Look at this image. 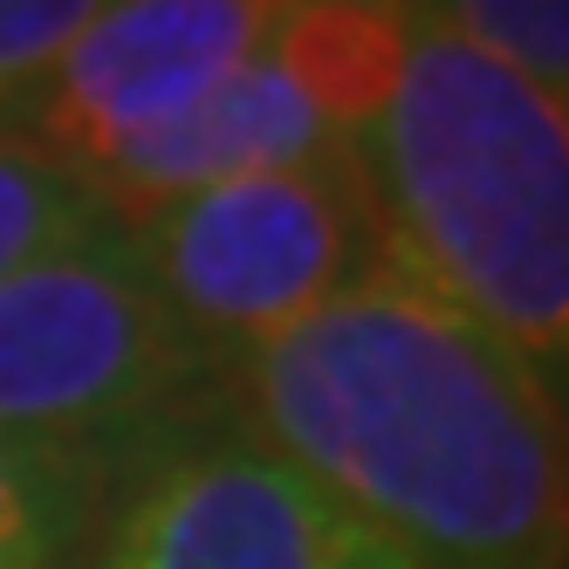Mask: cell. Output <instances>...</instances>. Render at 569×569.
<instances>
[{"mask_svg":"<svg viewBox=\"0 0 569 569\" xmlns=\"http://www.w3.org/2000/svg\"><path fill=\"white\" fill-rule=\"evenodd\" d=\"M391 8H398V14H405V0H391Z\"/></svg>","mask_w":569,"mask_h":569,"instance_id":"obj_13","label":"cell"},{"mask_svg":"<svg viewBox=\"0 0 569 569\" xmlns=\"http://www.w3.org/2000/svg\"><path fill=\"white\" fill-rule=\"evenodd\" d=\"M385 254L556 385L569 350V110L432 21H405L385 110L350 138Z\"/></svg>","mask_w":569,"mask_h":569,"instance_id":"obj_2","label":"cell"},{"mask_svg":"<svg viewBox=\"0 0 569 569\" xmlns=\"http://www.w3.org/2000/svg\"><path fill=\"white\" fill-rule=\"evenodd\" d=\"M117 227L131 233L158 296L207 350V363H240L391 268L350 144L166 199Z\"/></svg>","mask_w":569,"mask_h":569,"instance_id":"obj_3","label":"cell"},{"mask_svg":"<svg viewBox=\"0 0 569 569\" xmlns=\"http://www.w3.org/2000/svg\"><path fill=\"white\" fill-rule=\"evenodd\" d=\"M97 220H103V207L83 179L56 166L42 144H28L21 131L0 124V281Z\"/></svg>","mask_w":569,"mask_h":569,"instance_id":"obj_10","label":"cell"},{"mask_svg":"<svg viewBox=\"0 0 569 569\" xmlns=\"http://www.w3.org/2000/svg\"><path fill=\"white\" fill-rule=\"evenodd\" d=\"M97 569H412L309 473L254 439L166 453L117 508Z\"/></svg>","mask_w":569,"mask_h":569,"instance_id":"obj_6","label":"cell"},{"mask_svg":"<svg viewBox=\"0 0 569 569\" xmlns=\"http://www.w3.org/2000/svg\"><path fill=\"white\" fill-rule=\"evenodd\" d=\"M405 21L460 34L549 97L569 90V0H405Z\"/></svg>","mask_w":569,"mask_h":569,"instance_id":"obj_11","label":"cell"},{"mask_svg":"<svg viewBox=\"0 0 569 569\" xmlns=\"http://www.w3.org/2000/svg\"><path fill=\"white\" fill-rule=\"evenodd\" d=\"M289 0H110L0 124L90 179L268 49Z\"/></svg>","mask_w":569,"mask_h":569,"instance_id":"obj_5","label":"cell"},{"mask_svg":"<svg viewBox=\"0 0 569 569\" xmlns=\"http://www.w3.org/2000/svg\"><path fill=\"white\" fill-rule=\"evenodd\" d=\"M330 138H357L385 110L405 62V14L391 0H289L268 49Z\"/></svg>","mask_w":569,"mask_h":569,"instance_id":"obj_8","label":"cell"},{"mask_svg":"<svg viewBox=\"0 0 569 569\" xmlns=\"http://www.w3.org/2000/svg\"><path fill=\"white\" fill-rule=\"evenodd\" d=\"M330 144H343V138L322 131V117L296 97L289 76H281L268 56H254L233 76H220L192 110H179L172 124H158L151 138L103 158L83 186L97 192V207L110 220H131V213L166 207V199L207 192V186L248 179V172L296 166V158H316Z\"/></svg>","mask_w":569,"mask_h":569,"instance_id":"obj_7","label":"cell"},{"mask_svg":"<svg viewBox=\"0 0 569 569\" xmlns=\"http://www.w3.org/2000/svg\"><path fill=\"white\" fill-rule=\"evenodd\" d=\"M207 350L110 213L0 281V432L83 460L166 419Z\"/></svg>","mask_w":569,"mask_h":569,"instance_id":"obj_4","label":"cell"},{"mask_svg":"<svg viewBox=\"0 0 569 569\" xmlns=\"http://www.w3.org/2000/svg\"><path fill=\"white\" fill-rule=\"evenodd\" d=\"M83 460L0 432V569H56L83 528Z\"/></svg>","mask_w":569,"mask_h":569,"instance_id":"obj_9","label":"cell"},{"mask_svg":"<svg viewBox=\"0 0 569 569\" xmlns=\"http://www.w3.org/2000/svg\"><path fill=\"white\" fill-rule=\"evenodd\" d=\"M227 371L254 446L412 569H562L556 385L398 268Z\"/></svg>","mask_w":569,"mask_h":569,"instance_id":"obj_1","label":"cell"},{"mask_svg":"<svg viewBox=\"0 0 569 569\" xmlns=\"http://www.w3.org/2000/svg\"><path fill=\"white\" fill-rule=\"evenodd\" d=\"M110 0H0V117L69 56Z\"/></svg>","mask_w":569,"mask_h":569,"instance_id":"obj_12","label":"cell"}]
</instances>
